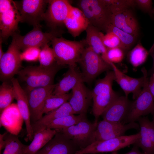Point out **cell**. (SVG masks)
<instances>
[{
    "mask_svg": "<svg viewBox=\"0 0 154 154\" xmlns=\"http://www.w3.org/2000/svg\"><path fill=\"white\" fill-rule=\"evenodd\" d=\"M21 21L20 15L15 3L13 8L0 14V38L3 41L17 32L18 23Z\"/></svg>",
    "mask_w": 154,
    "mask_h": 154,
    "instance_id": "cell-23",
    "label": "cell"
},
{
    "mask_svg": "<svg viewBox=\"0 0 154 154\" xmlns=\"http://www.w3.org/2000/svg\"><path fill=\"white\" fill-rule=\"evenodd\" d=\"M72 114H74L68 101L58 108L45 114L37 121L32 124L34 136L37 132L46 129L53 121Z\"/></svg>",
    "mask_w": 154,
    "mask_h": 154,
    "instance_id": "cell-26",
    "label": "cell"
},
{
    "mask_svg": "<svg viewBox=\"0 0 154 154\" xmlns=\"http://www.w3.org/2000/svg\"><path fill=\"white\" fill-rule=\"evenodd\" d=\"M3 42V40L2 39V38H0V58H1L4 54V52H3L2 48V43Z\"/></svg>",
    "mask_w": 154,
    "mask_h": 154,
    "instance_id": "cell-45",
    "label": "cell"
},
{
    "mask_svg": "<svg viewBox=\"0 0 154 154\" xmlns=\"http://www.w3.org/2000/svg\"><path fill=\"white\" fill-rule=\"evenodd\" d=\"M6 145L3 154H14L22 153L27 145L22 143L17 135L11 133L6 134L5 137Z\"/></svg>",
    "mask_w": 154,
    "mask_h": 154,
    "instance_id": "cell-34",
    "label": "cell"
},
{
    "mask_svg": "<svg viewBox=\"0 0 154 154\" xmlns=\"http://www.w3.org/2000/svg\"><path fill=\"white\" fill-rule=\"evenodd\" d=\"M86 114L75 115L72 114L56 119L51 122L46 127L56 130L66 129L86 119Z\"/></svg>",
    "mask_w": 154,
    "mask_h": 154,
    "instance_id": "cell-29",
    "label": "cell"
},
{
    "mask_svg": "<svg viewBox=\"0 0 154 154\" xmlns=\"http://www.w3.org/2000/svg\"><path fill=\"white\" fill-rule=\"evenodd\" d=\"M154 45V42L153 43V44L152 45V46H153Z\"/></svg>",
    "mask_w": 154,
    "mask_h": 154,
    "instance_id": "cell-49",
    "label": "cell"
},
{
    "mask_svg": "<svg viewBox=\"0 0 154 154\" xmlns=\"http://www.w3.org/2000/svg\"><path fill=\"white\" fill-rule=\"evenodd\" d=\"M106 33H102V37L103 43L107 48L119 47L122 49L121 42L117 35L112 32Z\"/></svg>",
    "mask_w": 154,
    "mask_h": 154,
    "instance_id": "cell-37",
    "label": "cell"
},
{
    "mask_svg": "<svg viewBox=\"0 0 154 154\" xmlns=\"http://www.w3.org/2000/svg\"><path fill=\"white\" fill-rule=\"evenodd\" d=\"M98 122L92 123L86 118L67 128L56 130L64 134L81 149L94 141Z\"/></svg>",
    "mask_w": 154,
    "mask_h": 154,
    "instance_id": "cell-9",
    "label": "cell"
},
{
    "mask_svg": "<svg viewBox=\"0 0 154 154\" xmlns=\"http://www.w3.org/2000/svg\"><path fill=\"white\" fill-rule=\"evenodd\" d=\"M70 96V93L63 95L51 94L46 99L43 110V113L46 114L60 107L68 102Z\"/></svg>",
    "mask_w": 154,
    "mask_h": 154,
    "instance_id": "cell-33",
    "label": "cell"
},
{
    "mask_svg": "<svg viewBox=\"0 0 154 154\" xmlns=\"http://www.w3.org/2000/svg\"><path fill=\"white\" fill-rule=\"evenodd\" d=\"M126 52L122 48L116 47L108 48L107 57L109 63L115 64L121 62L124 58Z\"/></svg>",
    "mask_w": 154,
    "mask_h": 154,
    "instance_id": "cell-38",
    "label": "cell"
},
{
    "mask_svg": "<svg viewBox=\"0 0 154 154\" xmlns=\"http://www.w3.org/2000/svg\"><path fill=\"white\" fill-rule=\"evenodd\" d=\"M108 32H112L117 36L121 42L122 49L126 52L131 48L136 41L137 37L120 29L112 24L109 26L106 33Z\"/></svg>",
    "mask_w": 154,
    "mask_h": 154,
    "instance_id": "cell-32",
    "label": "cell"
},
{
    "mask_svg": "<svg viewBox=\"0 0 154 154\" xmlns=\"http://www.w3.org/2000/svg\"><path fill=\"white\" fill-rule=\"evenodd\" d=\"M136 6L141 11L154 18L153 2L151 0H135Z\"/></svg>",
    "mask_w": 154,
    "mask_h": 154,
    "instance_id": "cell-40",
    "label": "cell"
},
{
    "mask_svg": "<svg viewBox=\"0 0 154 154\" xmlns=\"http://www.w3.org/2000/svg\"><path fill=\"white\" fill-rule=\"evenodd\" d=\"M15 5V2L12 0H0V14L13 8Z\"/></svg>",
    "mask_w": 154,
    "mask_h": 154,
    "instance_id": "cell-41",
    "label": "cell"
},
{
    "mask_svg": "<svg viewBox=\"0 0 154 154\" xmlns=\"http://www.w3.org/2000/svg\"><path fill=\"white\" fill-rule=\"evenodd\" d=\"M91 98V92L81 81L72 90L68 102L74 114H86Z\"/></svg>",
    "mask_w": 154,
    "mask_h": 154,
    "instance_id": "cell-20",
    "label": "cell"
},
{
    "mask_svg": "<svg viewBox=\"0 0 154 154\" xmlns=\"http://www.w3.org/2000/svg\"><path fill=\"white\" fill-rule=\"evenodd\" d=\"M139 148L136 146L133 145V147L130 151L122 154H145L143 152H141L139 150Z\"/></svg>",
    "mask_w": 154,
    "mask_h": 154,
    "instance_id": "cell-44",
    "label": "cell"
},
{
    "mask_svg": "<svg viewBox=\"0 0 154 154\" xmlns=\"http://www.w3.org/2000/svg\"><path fill=\"white\" fill-rule=\"evenodd\" d=\"M14 154H23V153H17Z\"/></svg>",
    "mask_w": 154,
    "mask_h": 154,
    "instance_id": "cell-47",
    "label": "cell"
},
{
    "mask_svg": "<svg viewBox=\"0 0 154 154\" xmlns=\"http://www.w3.org/2000/svg\"><path fill=\"white\" fill-rule=\"evenodd\" d=\"M61 66L57 63L49 67L40 65L27 66L17 74L20 80L26 86L25 92L34 88L54 84V77Z\"/></svg>",
    "mask_w": 154,
    "mask_h": 154,
    "instance_id": "cell-3",
    "label": "cell"
},
{
    "mask_svg": "<svg viewBox=\"0 0 154 154\" xmlns=\"http://www.w3.org/2000/svg\"><path fill=\"white\" fill-rule=\"evenodd\" d=\"M56 131L52 139L35 154H74L76 153V148L78 147L64 134Z\"/></svg>",
    "mask_w": 154,
    "mask_h": 154,
    "instance_id": "cell-16",
    "label": "cell"
},
{
    "mask_svg": "<svg viewBox=\"0 0 154 154\" xmlns=\"http://www.w3.org/2000/svg\"></svg>",
    "mask_w": 154,
    "mask_h": 154,
    "instance_id": "cell-52",
    "label": "cell"
},
{
    "mask_svg": "<svg viewBox=\"0 0 154 154\" xmlns=\"http://www.w3.org/2000/svg\"><path fill=\"white\" fill-rule=\"evenodd\" d=\"M78 5L90 24L101 31L107 32L112 24L113 14L103 0H81Z\"/></svg>",
    "mask_w": 154,
    "mask_h": 154,
    "instance_id": "cell-4",
    "label": "cell"
},
{
    "mask_svg": "<svg viewBox=\"0 0 154 154\" xmlns=\"http://www.w3.org/2000/svg\"><path fill=\"white\" fill-rule=\"evenodd\" d=\"M51 43L56 62L61 66H76L84 49L88 46L85 39L76 41L62 37L55 38Z\"/></svg>",
    "mask_w": 154,
    "mask_h": 154,
    "instance_id": "cell-1",
    "label": "cell"
},
{
    "mask_svg": "<svg viewBox=\"0 0 154 154\" xmlns=\"http://www.w3.org/2000/svg\"><path fill=\"white\" fill-rule=\"evenodd\" d=\"M112 154H117V153L116 152H114L112 153Z\"/></svg>",
    "mask_w": 154,
    "mask_h": 154,
    "instance_id": "cell-48",
    "label": "cell"
},
{
    "mask_svg": "<svg viewBox=\"0 0 154 154\" xmlns=\"http://www.w3.org/2000/svg\"><path fill=\"white\" fill-rule=\"evenodd\" d=\"M149 52L138 42L135 46L129 52L128 61L134 67H137L143 64L146 60Z\"/></svg>",
    "mask_w": 154,
    "mask_h": 154,
    "instance_id": "cell-31",
    "label": "cell"
},
{
    "mask_svg": "<svg viewBox=\"0 0 154 154\" xmlns=\"http://www.w3.org/2000/svg\"><path fill=\"white\" fill-rule=\"evenodd\" d=\"M62 33L61 31L56 29L44 32L39 25L34 27L32 30L24 35L22 36L17 32L12 36L19 49L23 51L32 47L41 48L55 38L61 37Z\"/></svg>",
    "mask_w": 154,
    "mask_h": 154,
    "instance_id": "cell-6",
    "label": "cell"
},
{
    "mask_svg": "<svg viewBox=\"0 0 154 154\" xmlns=\"http://www.w3.org/2000/svg\"><path fill=\"white\" fill-rule=\"evenodd\" d=\"M38 60L40 65L45 67H50L57 63L53 49L48 44L41 47Z\"/></svg>",
    "mask_w": 154,
    "mask_h": 154,
    "instance_id": "cell-36",
    "label": "cell"
},
{
    "mask_svg": "<svg viewBox=\"0 0 154 154\" xmlns=\"http://www.w3.org/2000/svg\"></svg>",
    "mask_w": 154,
    "mask_h": 154,
    "instance_id": "cell-51",
    "label": "cell"
},
{
    "mask_svg": "<svg viewBox=\"0 0 154 154\" xmlns=\"http://www.w3.org/2000/svg\"><path fill=\"white\" fill-rule=\"evenodd\" d=\"M149 86L150 91L154 98V77L153 75L149 79Z\"/></svg>",
    "mask_w": 154,
    "mask_h": 154,
    "instance_id": "cell-43",
    "label": "cell"
},
{
    "mask_svg": "<svg viewBox=\"0 0 154 154\" xmlns=\"http://www.w3.org/2000/svg\"><path fill=\"white\" fill-rule=\"evenodd\" d=\"M148 74L146 76L144 84L138 97L132 101L125 118L123 123H127L135 122L142 116L152 114L154 110V98L149 86Z\"/></svg>",
    "mask_w": 154,
    "mask_h": 154,
    "instance_id": "cell-7",
    "label": "cell"
},
{
    "mask_svg": "<svg viewBox=\"0 0 154 154\" xmlns=\"http://www.w3.org/2000/svg\"><path fill=\"white\" fill-rule=\"evenodd\" d=\"M112 14L136 6L135 0H103Z\"/></svg>",
    "mask_w": 154,
    "mask_h": 154,
    "instance_id": "cell-35",
    "label": "cell"
},
{
    "mask_svg": "<svg viewBox=\"0 0 154 154\" xmlns=\"http://www.w3.org/2000/svg\"><path fill=\"white\" fill-rule=\"evenodd\" d=\"M112 24L136 37L139 35L140 31L139 23L131 9L113 14Z\"/></svg>",
    "mask_w": 154,
    "mask_h": 154,
    "instance_id": "cell-21",
    "label": "cell"
},
{
    "mask_svg": "<svg viewBox=\"0 0 154 154\" xmlns=\"http://www.w3.org/2000/svg\"><path fill=\"white\" fill-rule=\"evenodd\" d=\"M110 64L114 71L116 81L123 91L125 96L128 97L129 94L132 93L134 100L141 92L143 86L146 76L148 74L144 67L141 69L143 76L135 78L129 76L121 72L114 63Z\"/></svg>",
    "mask_w": 154,
    "mask_h": 154,
    "instance_id": "cell-15",
    "label": "cell"
},
{
    "mask_svg": "<svg viewBox=\"0 0 154 154\" xmlns=\"http://www.w3.org/2000/svg\"><path fill=\"white\" fill-rule=\"evenodd\" d=\"M11 81L15 91L17 108L25 123L27 138L31 141L33 138L34 133L26 93L21 86L17 79L13 77Z\"/></svg>",
    "mask_w": 154,
    "mask_h": 154,
    "instance_id": "cell-17",
    "label": "cell"
},
{
    "mask_svg": "<svg viewBox=\"0 0 154 154\" xmlns=\"http://www.w3.org/2000/svg\"><path fill=\"white\" fill-rule=\"evenodd\" d=\"M137 121L140 135L133 145L141 149L145 154H154V123L145 116L140 117Z\"/></svg>",
    "mask_w": 154,
    "mask_h": 154,
    "instance_id": "cell-18",
    "label": "cell"
},
{
    "mask_svg": "<svg viewBox=\"0 0 154 154\" xmlns=\"http://www.w3.org/2000/svg\"><path fill=\"white\" fill-rule=\"evenodd\" d=\"M0 114V126L10 133L17 136L22 129L24 121L17 104H11Z\"/></svg>",
    "mask_w": 154,
    "mask_h": 154,
    "instance_id": "cell-22",
    "label": "cell"
},
{
    "mask_svg": "<svg viewBox=\"0 0 154 154\" xmlns=\"http://www.w3.org/2000/svg\"><path fill=\"white\" fill-rule=\"evenodd\" d=\"M78 63L81 69L83 81L87 83L92 82L103 72L112 70L110 64L88 46L84 49Z\"/></svg>",
    "mask_w": 154,
    "mask_h": 154,
    "instance_id": "cell-5",
    "label": "cell"
},
{
    "mask_svg": "<svg viewBox=\"0 0 154 154\" xmlns=\"http://www.w3.org/2000/svg\"><path fill=\"white\" fill-rule=\"evenodd\" d=\"M48 7L45 11L43 20L52 30L64 25L72 6L66 0H48Z\"/></svg>",
    "mask_w": 154,
    "mask_h": 154,
    "instance_id": "cell-14",
    "label": "cell"
},
{
    "mask_svg": "<svg viewBox=\"0 0 154 154\" xmlns=\"http://www.w3.org/2000/svg\"><path fill=\"white\" fill-rule=\"evenodd\" d=\"M131 102L128 97L118 96L102 114L101 116L103 119L123 123L128 114Z\"/></svg>",
    "mask_w": 154,
    "mask_h": 154,
    "instance_id": "cell-19",
    "label": "cell"
},
{
    "mask_svg": "<svg viewBox=\"0 0 154 154\" xmlns=\"http://www.w3.org/2000/svg\"><path fill=\"white\" fill-rule=\"evenodd\" d=\"M138 133L129 135L99 141H95L86 147L76 151L75 154H93L116 152L117 150L133 144L140 137Z\"/></svg>",
    "mask_w": 154,
    "mask_h": 154,
    "instance_id": "cell-8",
    "label": "cell"
},
{
    "mask_svg": "<svg viewBox=\"0 0 154 154\" xmlns=\"http://www.w3.org/2000/svg\"><path fill=\"white\" fill-rule=\"evenodd\" d=\"M83 81L81 72L76 66H70L62 78L55 84L53 94L63 95L68 93L79 82Z\"/></svg>",
    "mask_w": 154,
    "mask_h": 154,
    "instance_id": "cell-25",
    "label": "cell"
},
{
    "mask_svg": "<svg viewBox=\"0 0 154 154\" xmlns=\"http://www.w3.org/2000/svg\"><path fill=\"white\" fill-rule=\"evenodd\" d=\"M20 50L12 39L6 52L0 58V79L3 82L11 80L21 70Z\"/></svg>",
    "mask_w": 154,
    "mask_h": 154,
    "instance_id": "cell-10",
    "label": "cell"
},
{
    "mask_svg": "<svg viewBox=\"0 0 154 154\" xmlns=\"http://www.w3.org/2000/svg\"><path fill=\"white\" fill-rule=\"evenodd\" d=\"M85 31L86 33L85 40L88 46L100 56L105 62L109 64L107 57L108 48L104 45L102 39L103 33L90 24Z\"/></svg>",
    "mask_w": 154,
    "mask_h": 154,
    "instance_id": "cell-27",
    "label": "cell"
},
{
    "mask_svg": "<svg viewBox=\"0 0 154 154\" xmlns=\"http://www.w3.org/2000/svg\"><path fill=\"white\" fill-rule=\"evenodd\" d=\"M55 84L33 88L25 92L30 113L31 124L43 116V110L47 98L52 94Z\"/></svg>",
    "mask_w": 154,
    "mask_h": 154,
    "instance_id": "cell-13",
    "label": "cell"
},
{
    "mask_svg": "<svg viewBox=\"0 0 154 154\" xmlns=\"http://www.w3.org/2000/svg\"><path fill=\"white\" fill-rule=\"evenodd\" d=\"M15 3L20 15L21 22L34 27L40 25L43 20L48 0H23Z\"/></svg>",
    "mask_w": 154,
    "mask_h": 154,
    "instance_id": "cell-11",
    "label": "cell"
},
{
    "mask_svg": "<svg viewBox=\"0 0 154 154\" xmlns=\"http://www.w3.org/2000/svg\"><path fill=\"white\" fill-rule=\"evenodd\" d=\"M152 75H153L154 77V73Z\"/></svg>",
    "mask_w": 154,
    "mask_h": 154,
    "instance_id": "cell-50",
    "label": "cell"
},
{
    "mask_svg": "<svg viewBox=\"0 0 154 154\" xmlns=\"http://www.w3.org/2000/svg\"><path fill=\"white\" fill-rule=\"evenodd\" d=\"M139 130L138 123L135 122L125 123L103 119L98 122L94 133V141L106 140L124 135L129 130Z\"/></svg>",
    "mask_w": 154,
    "mask_h": 154,
    "instance_id": "cell-12",
    "label": "cell"
},
{
    "mask_svg": "<svg viewBox=\"0 0 154 154\" xmlns=\"http://www.w3.org/2000/svg\"><path fill=\"white\" fill-rule=\"evenodd\" d=\"M8 132L4 133L3 134L0 135V153L3 148H5L6 145V142L5 139V137Z\"/></svg>",
    "mask_w": 154,
    "mask_h": 154,
    "instance_id": "cell-42",
    "label": "cell"
},
{
    "mask_svg": "<svg viewBox=\"0 0 154 154\" xmlns=\"http://www.w3.org/2000/svg\"><path fill=\"white\" fill-rule=\"evenodd\" d=\"M115 80V75L112 70L107 71L105 76L98 80L95 83L91 92L92 112L95 121H98L99 116L119 96L113 89V83Z\"/></svg>",
    "mask_w": 154,
    "mask_h": 154,
    "instance_id": "cell-2",
    "label": "cell"
},
{
    "mask_svg": "<svg viewBox=\"0 0 154 154\" xmlns=\"http://www.w3.org/2000/svg\"><path fill=\"white\" fill-rule=\"evenodd\" d=\"M89 24L81 10L73 6L64 23L68 32L74 38L86 31Z\"/></svg>",
    "mask_w": 154,
    "mask_h": 154,
    "instance_id": "cell-24",
    "label": "cell"
},
{
    "mask_svg": "<svg viewBox=\"0 0 154 154\" xmlns=\"http://www.w3.org/2000/svg\"><path fill=\"white\" fill-rule=\"evenodd\" d=\"M56 130L46 128L35 133L31 143L26 146L23 154H35L54 137Z\"/></svg>",
    "mask_w": 154,
    "mask_h": 154,
    "instance_id": "cell-28",
    "label": "cell"
},
{
    "mask_svg": "<svg viewBox=\"0 0 154 154\" xmlns=\"http://www.w3.org/2000/svg\"><path fill=\"white\" fill-rule=\"evenodd\" d=\"M41 50L40 48L32 47L27 48L23 51L21 54L22 61L35 62L38 60Z\"/></svg>",
    "mask_w": 154,
    "mask_h": 154,
    "instance_id": "cell-39",
    "label": "cell"
},
{
    "mask_svg": "<svg viewBox=\"0 0 154 154\" xmlns=\"http://www.w3.org/2000/svg\"><path fill=\"white\" fill-rule=\"evenodd\" d=\"M15 98V91L11 80L3 82L0 86V113L11 104Z\"/></svg>",
    "mask_w": 154,
    "mask_h": 154,
    "instance_id": "cell-30",
    "label": "cell"
},
{
    "mask_svg": "<svg viewBox=\"0 0 154 154\" xmlns=\"http://www.w3.org/2000/svg\"><path fill=\"white\" fill-rule=\"evenodd\" d=\"M151 114L152 115V121L154 123V110Z\"/></svg>",
    "mask_w": 154,
    "mask_h": 154,
    "instance_id": "cell-46",
    "label": "cell"
}]
</instances>
